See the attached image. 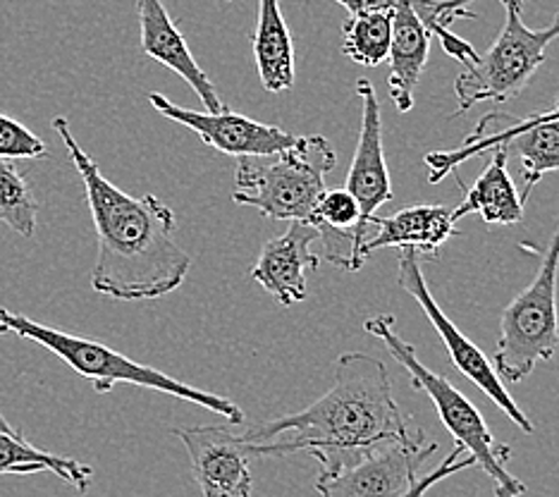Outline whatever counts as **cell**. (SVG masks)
Masks as SVG:
<instances>
[{
	"label": "cell",
	"mask_w": 559,
	"mask_h": 497,
	"mask_svg": "<svg viewBox=\"0 0 559 497\" xmlns=\"http://www.w3.org/2000/svg\"><path fill=\"white\" fill-rule=\"evenodd\" d=\"M68 156L80 173L96 227L98 251L92 287L118 301H151L182 287L192 257L175 239V213L158 197H130L100 173L72 134L68 118H53Z\"/></svg>",
	"instance_id": "cell-1"
},
{
	"label": "cell",
	"mask_w": 559,
	"mask_h": 497,
	"mask_svg": "<svg viewBox=\"0 0 559 497\" xmlns=\"http://www.w3.org/2000/svg\"><path fill=\"white\" fill-rule=\"evenodd\" d=\"M414 430L392 394L385 364L366 352H347L337 359L333 386L323 398L297 414L249 426L239 438L249 445L251 457H319L368 448Z\"/></svg>",
	"instance_id": "cell-2"
},
{
	"label": "cell",
	"mask_w": 559,
	"mask_h": 497,
	"mask_svg": "<svg viewBox=\"0 0 559 497\" xmlns=\"http://www.w3.org/2000/svg\"><path fill=\"white\" fill-rule=\"evenodd\" d=\"M0 335H17L22 340L41 344L44 350L56 354L60 362H66L74 374H80L82 378L92 382L94 390L100 394L110 392L112 388L120 386V382H124V386L148 388L163 394H173L177 400L206 406L209 412L223 416L235 426H241L247 421V414L241 412L237 402L233 400L165 376L158 368L139 364L130 359V356L108 347L104 342L72 335L66 333V330H56L46 323L34 321L29 316L10 311L5 306H0Z\"/></svg>",
	"instance_id": "cell-3"
},
{
	"label": "cell",
	"mask_w": 559,
	"mask_h": 497,
	"mask_svg": "<svg viewBox=\"0 0 559 497\" xmlns=\"http://www.w3.org/2000/svg\"><path fill=\"white\" fill-rule=\"evenodd\" d=\"M364 330L368 335L383 342L385 352L395 359L412 378V386L418 392H426L433 402L442 426L450 430L460 448L476 459V466H483L488 478L495 486V497H521L526 495V483L516 478L507 464L512 459V448L492 438L486 418L468 402L464 394L456 390L448 378L430 371V368L418 359V352L412 342H406L395 330V316L376 313L366 318Z\"/></svg>",
	"instance_id": "cell-4"
},
{
	"label": "cell",
	"mask_w": 559,
	"mask_h": 497,
	"mask_svg": "<svg viewBox=\"0 0 559 497\" xmlns=\"http://www.w3.org/2000/svg\"><path fill=\"white\" fill-rule=\"evenodd\" d=\"M335 165L337 153L325 137H299L295 146L273 156L239 158L233 201L271 221L311 223L325 191V175Z\"/></svg>",
	"instance_id": "cell-5"
},
{
	"label": "cell",
	"mask_w": 559,
	"mask_h": 497,
	"mask_svg": "<svg viewBox=\"0 0 559 497\" xmlns=\"http://www.w3.org/2000/svg\"><path fill=\"white\" fill-rule=\"evenodd\" d=\"M500 3L504 8V24L498 42L454 80L456 104H460L454 115H462L483 100L504 104L519 96L545 62L548 46L559 38V15L550 27L528 29L524 22V0H500Z\"/></svg>",
	"instance_id": "cell-6"
},
{
	"label": "cell",
	"mask_w": 559,
	"mask_h": 497,
	"mask_svg": "<svg viewBox=\"0 0 559 497\" xmlns=\"http://www.w3.org/2000/svg\"><path fill=\"white\" fill-rule=\"evenodd\" d=\"M559 225L543 253V263L531 285L507 304L500 316V338L492 352V366L504 382H519L533 368L550 362L559 347L557 318Z\"/></svg>",
	"instance_id": "cell-7"
},
{
	"label": "cell",
	"mask_w": 559,
	"mask_h": 497,
	"mask_svg": "<svg viewBox=\"0 0 559 497\" xmlns=\"http://www.w3.org/2000/svg\"><path fill=\"white\" fill-rule=\"evenodd\" d=\"M438 450L426 433L388 438L368 448L319 454L321 474L316 490L321 497H400L414 486L418 469Z\"/></svg>",
	"instance_id": "cell-8"
},
{
	"label": "cell",
	"mask_w": 559,
	"mask_h": 497,
	"mask_svg": "<svg viewBox=\"0 0 559 497\" xmlns=\"http://www.w3.org/2000/svg\"><path fill=\"white\" fill-rule=\"evenodd\" d=\"M510 120V127H502L498 132H480L464 139L460 149L452 151H430L426 156L428 165V182L438 185L444 180V175L454 173L462 163L495 149L504 146L510 156H516L524 165L526 185L524 199H528L531 189L536 187L543 175L559 170V98L550 110L533 113L524 120H514L512 115H504Z\"/></svg>",
	"instance_id": "cell-9"
},
{
	"label": "cell",
	"mask_w": 559,
	"mask_h": 497,
	"mask_svg": "<svg viewBox=\"0 0 559 497\" xmlns=\"http://www.w3.org/2000/svg\"><path fill=\"white\" fill-rule=\"evenodd\" d=\"M397 285L406 292V295H412L416 299V304L421 306V311L428 316V321L433 323L436 333L444 344V350H448L452 364L456 366V371L472 380L480 392H486L488 398L512 418L514 426L528 433V436L531 433H536L533 421L521 412V406L514 402L510 390L504 388V380L500 378L498 371H495L492 362L450 321V316L440 309L436 297L430 295L421 273V265H418V253L414 249H402L400 253Z\"/></svg>",
	"instance_id": "cell-10"
},
{
	"label": "cell",
	"mask_w": 559,
	"mask_h": 497,
	"mask_svg": "<svg viewBox=\"0 0 559 497\" xmlns=\"http://www.w3.org/2000/svg\"><path fill=\"white\" fill-rule=\"evenodd\" d=\"M148 104L154 106L163 118L185 125L187 130L199 134L203 144L225 153V156H273L297 144V134L280 130L275 125L251 120L247 115L223 108L218 113H197L173 104L158 92H148Z\"/></svg>",
	"instance_id": "cell-11"
},
{
	"label": "cell",
	"mask_w": 559,
	"mask_h": 497,
	"mask_svg": "<svg viewBox=\"0 0 559 497\" xmlns=\"http://www.w3.org/2000/svg\"><path fill=\"white\" fill-rule=\"evenodd\" d=\"M192 459L194 478L203 497H251L249 445L218 426L173 430Z\"/></svg>",
	"instance_id": "cell-12"
},
{
	"label": "cell",
	"mask_w": 559,
	"mask_h": 497,
	"mask_svg": "<svg viewBox=\"0 0 559 497\" xmlns=\"http://www.w3.org/2000/svg\"><path fill=\"white\" fill-rule=\"evenodd\" d=\"M357 94L361 98V130L345 189L352 191V197L359 203L361 227L368 237V221L395 194H392L390 170L385 163L383 115H380L378 94L368 80L357 82Z\"/></svg>",
	"instance_id": "cell-13"
},
{
	"label": "cell",
	"mask_w": 559,
	"mask_h": 497,
	"mask_svg": "<svg viewBox=\"0 0 559 497\" xmlns=\"http://www.w3.org/2000/svg\"><path fill=\"white\" fill-rule=\"evenodd\" d=\"M319 227L307 221H292L280 237L263 245L251 277L277 299L280 306H292L307 299V271H316L321 257L313 251Z\"/></svg>",
	"instance_id": "cell-14"
},
{
	"label": "cell",
	"mask_w": 559,
	"mask_h": 497,
	"mask_svg": "<svg viewBox=\"0 0 559 497\" xmlns=\"http://www.w3.org/2000/svg\"><path fill=\"white\" fill-rule=\"evenodd\" d=\"M139 29H142V50L151 58L160 62L168 70L192 86V92L206 108V113H218L225 108L215 86L211 84L209 74L199 68L197 58L189 50L182 32L177 29L170 12L165 10L163 0H136Z\"/></svg>",
	"instance_id": "cell-15"
},
{
	"label": "cell",
	"mask_w": 559,
	"mask_h": 497,
	"mask_svg": "<svg viewBox=\"0 0 559 497\" xmlns=\"http://www.w3.org/2000/svg\"><path fill=\"white\" fill-rule=\"evenodd\" d=\"M456 229L454 209L440 203L409 206L388 218L373 215L368 221V237L364 241L366 259L378 249H414L418 257H438L444 241L454 237Z\"/></svg>",
	"instance_id": "cell-16"
},
{
	"label": "cell",
	"mask_w": 559,
	"mask_h": 497,
	"mask_svg": "<svg viewBox=\"0 0 559 497\" xmlns=\"http://www.w3.org/2000/svg\"><path fill=\"white\" fill-rule=\"evenodd\" d=\"M430 29L421 17L418 0H395L392 8V44L388 88L400 113L414 108V92L421 82L430 50Z\"/></svg>",
	"instance_id": "cell-17"
},
{
	"label": "cell",
	"mask_w": 559,
	"mask_h": 497,
	"mask_svg": "<svg viewBox=\"0 0 559 497\" xmlns=\"http://www.w3.org/2000/svg\"><path fill=\"white\" fill-rule=\"evenodd\" d=\"M507 163H510V153H507L504 146H495L490 165L480 173L478 180L466 189L462 203L454 209L456 223L472 213H478L480 218L490 225L521 223V218H524L526 199L519 194L512 175L507 170Z\"/></svg>",
	"instance_id": "cell-18"
},
{
	"label": "cell",
	"mask_w": 559,
	"mask_h": 497,
	"mask_svg": "<svg viewBox=\"0 0 559 497\" xmlns=\"http://www.w3.org/2000/svg\"><path fill=\"white\" fill-rule=\"evenodd\" d=\"M253 58L265 92L283 94L295 86V42L277 0H259L257 29L251 34Z\"/></svg>",
	"instance_id": "cell-19"
},
{
	"label": "cell",
	"mask_w": 559,
	"mask_h": 497,
	"mask_svg": "<svg viewBox=\"0 0 559 497\" xmlns=\"http://www.w3.org/2000/svg\"><path fill=\"white\" fill-rule=\"evenodd\" d=\"M44 471L56 474L80 493H86L94 481V469L88 464L36 448L20 430H0V476H29Z\"/></svg>",
	"instance_id": "cell-20"
},
{
	"label": "cell",
	"mask_w": 559,
	"mask_h": 497,
	"mask_svg": "<svg viewBox=\"0 0 559 497\" xmlns=\"http://www.w3.org/2000/svg\"><path fill=\"white\" fill-rule=\"evenodd\" d=\"M392 12L349 15L342 24V54L366 68H378L390 56Z\"/></svg>",
	"instance_id": "cell-21"
},
{
	"label": "cell",
	"mask_w": 559,
	"mask_h": 497,
	"mask_svg": "<svg viewBox=\"0 0 559 497\" xmlns=\"http://www.w3.org/2000/svg\"><path fill=\"white\" fill-rule=\"evenodd\" d=\"M36 215H39V201H36L29 182L8 158H0V223L8 225L12 233L32 237Z\"/></svg>",
	"instance_id": "cell-22"
},
{
	"label": "cell",
	"mask_w": 559,
	"mask_h": 497,
	"mask_svg": "<svg viewBox=\"0 0 559 497\" xmlns=\"http://www.w3.org/2000/svg\"><path fill=\"white\" fill-rule=\"evenodd\" d=\"M0 158L8 161H41L48 158V146L29 127L0 113Z\"/></svg>",
	"instance_id": "cell-23"
},
{
	"label": "cell",
	"mask_w": 559,
	"mask_h": 497,
	"mask_svg": "<svg viewBox=\"0 0 559 497\" xmlns=\"http://www.w3.org/2000/svg\"><path fill=\"white\" fill-rule=\"evenodd\" d=\"M472 466H476V459L468 454L464 448H460V445H456V448L452 450V454L444 459V462H440L433 471H430V474L418 476L414 481V486L406 490V493H402L400 497H424L442 478H450L454 474H460V471H466V469H472Z\"/></svg>",
	"instance_id": "cell-24"
},
{
	"label": "cell",
	"mask_w": 559,
	"mask_h": 497,
	"mask_svg": "<svg viewBox=\"0 0 559 497\" xmlns=\"http://www.w3.org/2000/svg\"><path fill=\"white\" fill-rule=\"evenodd\" d=\"M474 3V0H430V12H433V20L450 27V22L456 17H478L476 12H468L466 5Z\"/></svg>",
	"instance_id": "cell-25"
},
{
	"label": "cell",
	"mask_w": 559,
	"mask_h": 497,
	"mask_svg": "<svg viewBox=\"0 0 559 497\" xmlns=\"http://www.w3.org/2000/svg\"><path fill=\"white\" fill-rule=\"evenodd\" d=\"M349 15H366V12H392L395 0H337Z\"/></svg>",
	"instance_id": "cell-26"
},
{
	"label": "cell",
	"mask_w": 559,
	"mask_h": 497,
	"mask_svg": "<svg viewBox=\"0 0 559 497\" xmlns=\"http://www.w3.org/2000/svg\"><path fill=\"white\" fill-rule=\"evenodd\" d=\"M0 430H17V428H15V426H12V424H10V421L5 418V414H3V412H0Z\"/></svg>",
	"instance_id": "cell-27"
}]
</instances>
